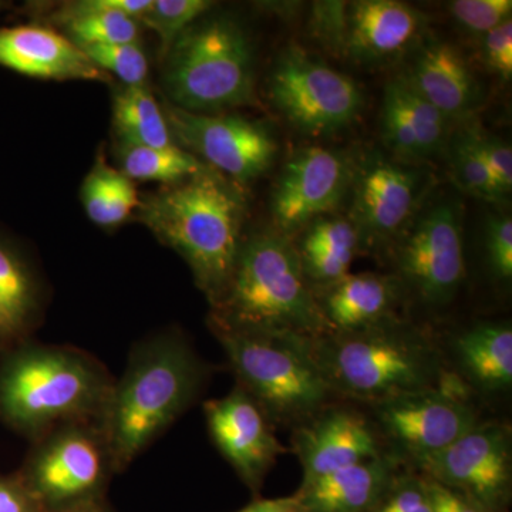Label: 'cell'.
Instances as JSON below:
<instances>
[{
	"mask_svg": "<svg viewBox=\"0 0 512 512\" xmlns=\"http://www.w3.org/2000/svg\"><path fill=\"white\" fill-rule=\"evenodd\" d=\"M211 305V329L309 340L332 333L295 245L276 231L242 241L234 272Z\"/></svg>",
	"mask_w": 512,
	"mask_h": 512,
	"instance_id": "6da1fadb",
	"label": "cell"
},
{
	"mask_svg": "<svg viewBox=\"0 0 512 512\" xmlns=\"http://www.w3.org/2000/svg\"><path fill=\"white\" fill-rule=\"evenodd\" d=\"M204 367L183 336L141 343L114 384L103 426L113 471H123L194 402Z\"/></svg>",
	"mask_w": 512,
	"mask_h": 512,
	"instance_id": "7a4b0ae2",
	"label": "cell"
},
{
	"mask_svg": "<svg viewBox=\"0 0 512 512\" xmlns=\"http://www.w3.org/2000/svg\"><path fill=\"white\" fill-rule=\"evenodd\" d=\"M244 215L241 192L208 167L140 201V220L183 256L211 303L234 272Z\"/></svg>",
	"mask_w": 512,
	"mask_h": 512,
	"instance_id": "3957f363",
	"label": "cell"
},
{
	"mask_svg": "<svg viewBox=\"0 0 512 512\" xmlns=\"http://www.w3.org/2000/svg\"><path fill=\"white\" fill-rule=\"evenodd\" d=\"M313 352L336 397L369 404L448 382L443 353L433 339L399 319L357 332L329 333Z\"/></svg>",
	"mask_w": 512,
	"mask_h": 512,
	"instance_id": "277c9868",
	"label": "cell"
},
{
	"mask_svg": "<svg viewBox=\"0 0 512 512\" xmlns=\"http://www.w3.org/2000/svg\"><path fill=\"white\" fill-rule=\"evenodd\" d=\"M114 383L79 350L32 348L0 376V410L10 423L45 436L66 424L103 421Z\"/></svg>",
	"mask_w": 512,
	"mask_h": 512,
	"instance_id": "5b68a950",
	"label": "cell"
},
{
	"mask_svg": "<svg viewBox=\"0 0 512 512\" xmlns=\"http://www.w3.org/2000/svg\"><path fill=\"white\" fill-rule=\"evenodd\" d=\"M238 384L271 421L292 429L335 402L313 342L291 335H254L212 329Z\"/></svg>",
	"mask_w": 512,
	"mask_h": 512,
	"instance_id": "8992f818",
	"label": "cell"
},
{
	"mask_svg": "<svg viewBox=\"0 0 512 512\" xmlns=\"http://www.w3.org/2000/svg\"><path fill=\"white\" fill-rule=\"evenodd\" d=\"M164 87L175 107L208 114L254 101V57L237 20L192 25L167 52Z\"/></svg>",
	"mask_w": 512,
	"mask_h": 512,
	"instance_id": "52a82bcc",
	"label": "cell"
},
{
	"mask_svg": "<svg viewBox=\"0 0 512 512\" xmlns=\"http://www.w3.org/2000/svg\"><path fill=\"white\" fill-rule=\"evenodd\" d=\"M111 473L103 426L86 421L45 434L20 478L43 512H57L103 500Z\"/></svg>",
	"mask_w": 512,
	"mask_h": 512,
	"instance_id": "ba28073f",
	"label": "cell"
},
{
	"mask_svg": "<svg viewBox=\"0 0 512 512\" xmlns=\"http://www.w3.org/2000/svg\"><path fill=\"white\" fill-rule=\"evenodd\" d=\"M375 427L394 458L417 470L481 421L460 377L372 404Z\"/></svg>",
	"mask_w": 512,
	"mask_h": 512,
	"instance_id": "9c48e42d",
	"label": "cell"
},
{
	"mask_svg": "<svg viewBox=\"0 0 512 512\" xmlns=\"http://www.w3.org/2000/svg\"><path fill=\"white\" fill-rule=\"evenodd\" d=\"M269 96L299 133L326 137L355 123L363 107L350 77L289 47L269 77Z\"/></svg>",
	"mask_w": 512,
	"mask_h": 512,
	"instance_id": "30bf717a",
	"label": "cell"
},
{
	"mask_svg": "<svg viewBox=\"0 0 512 512\" xmlns=\"http://www.w3.org/2000/svg\"><path fill=\"white\" fill-rule=\"evenodd\" d=\"M396 264L402 285L424 305L453 301L466 276L461 205L447 198L423 212L400 239Z\"/></svg>",
	"mask_w": 512,
	"mask_h": 512,
	"instance_id": "8fae6325",
	"label": "cell"
},
{
	"mask_svg": "<svg viewBox=\"0 0 512 512\" xmlns=\"http://www.w3.org/2000/svg\"><path fill=\"white\" fill-rule=\"evenodd\" d=\"M510 429L495 421H478L446 450L416 471L467 495L488 510L507 512L511 501Z\"/></svg>",
	"mask_w": 512,
	"mask_h": 512,
	"instance_id": "7c38bea8",
	"label": "cell"
},
{
	"mask_svg": "<svg viewBox=\"0 0 512 512\" xmlns=\"http://www.w3.org/2000/svg\"><path fill=\"white\" fill-rule=\"evenodd\" d=\"M168 127L174 141L190 148L211 165V170L248 183L274 163L276 141L264 124L234 114L190 113L167 109Z\"/></svg>",
	"mask_w": 512,
	"mask_h": 512,
	"instance_id": "4fadbf2b",
	"label": "cell"
},
{
	"mask_svg": "<svg viewBox=\"0 0 512 512\" xmlns=\"http://www.w3.org/2000/svg\"><path fill=\"white\" fill-rule=\"evenodd\" d=\"M349 180V165L336 151L306 147L293 154L272 194L276 232L289 238L335 210Z\"/></svg>",
	"mask_w": 512,
	"mask_h": 512,
	"instance_id": "5bb4252c",
	"label": "cell"
},
{
	"mask_svg": "<svg viewBox=\"0 0 512 512\" xmlns=\"http://www.w3.org/2000/svg\"><path fill=\"white\" fill-rule=\"evenodd\" d=\"M204 413L215 446L249 490L258 494L278 457L288 453L276 439L271 421L239 386L221 399L205 402Z\"/></svg>",
	"mask_w": 512,
	"mask_h": 512,
	"instance_id": "9a60e30c",
	"label": "cell"
},
{
	"mask_svg": "<svg viewBox=\"0 0 512 512\" xmlns=\"http://www.w3.org/2000/svg\"><path fill=\"white\" fill-rule=\"evenodd\" d=\"M375 424L353 407L330 403L293 429L292 451L311 481L386 453Z\"/></svg>",
	"mask_w": 512,
	"mask_h": 512,
	"instance_id": "2e32d148",
	"label": "cell"
},
{
	"mask_svg": "<svg viewBox=\"0 0 512 512\" xmlns=\"http://www.w3.org/2000/svg\"><path fill=\"white\" fill-rule=\"evenodd\" d=\"M423 174L380 156L370 157L355 180L353 218L363 241L396 237L412 220Z\"/></svg>",
	"mask_w": 512,
	"mask_h": 512,
	"instance_id": "e0dca14e",
	"label": "cell"
},
{
	"mask_svg": "<svg viewBox=\"0 0 512 512\" xmlns=\"http://www.w3.org/2000/svg\"><path fill=\"white\" fill-rule=\"evenodd\" d=\"M423 28V15L406 3L359 0L343 10L339 45L357 62H386L407 52Z\"/></svg>",
	"mask_w": 512,
	"mask_h": 512,
	"instance_id": "ac0fdd59",
	"label": "cell"
},
{
	"mask_svg": "<svg viewBox=\"0 0 512 512\" xmlns=\"http://www.w3.org/2000/svg\"><path fill=\"white\" fill-rule=\"evenodd\" d=\"M0 64L36 79L109 82L73 40L42 26L0 29Z\"/></svg>",
	"mask_w": 512,
	"mask_h": 512,
	"instance_id": "d6986e66",
	"label": "cell"
},
{
	"mask_svg": "<svg viewBox=\"0 0 512 512\" xmlns=\"http://www.w3.org/2000/svg\"><path fill=\"white\" fill-rule=\"evenodd\" d=\"M402 463L390 453L302 481L296 491L305 512H370L386 493Z\"/></svg>",
	"mask_w": 512,
	"mask_h": 512,
	"instance_id": "ffe728a7",
	"label": "cell"
},
{
	"mask_svg": "<svg viewBox=\"0 0 512 512\" xmlns=\"http://www.w3.org/2000/svg\"><path fill=\"white\" fill-rule=\"evenodd\" d=\"M404 80L447 119L470 113L480 87L460 50L443 40L424 43Z\"/></svg>",
	"mask_w": 512,
	"mask_h": 512,
	"instance_id": "44dd1931",
	"label": "cell"
},
{
	"mask_svg": "<svg viewBox=\"0 0 512 512\" xmlns=\"http://www.w3.org/2000/svg\"><path fill=\"white\" fill-rule=\"evenodd\" d=\"M400 293L396 276L365 272L349 274L315 295L332 333H350L396 319Z\"/></svg>",
	"mask_w": 512,
	"mask_h": 512,
	"instance_id": "7402d4cb",
	"label": "cell"
},
{
	"mask_svg": "<svg viewBox=\"0 0 512 512\" xmlns=\"http://www.w3.org/2000/svg\"><path fill=\"white\" fill-rule=\"evenodd\" d=\"M360 245L359 231L346 218L322 217L308 225L301 245L295 247L313 292L348 276Z\"/></svg>",
	"mask_w": 512,
	"mask_h": 512,
	"instance_id": "603a6c76",
	"label": "cell"
},
{
	"mask_svg": "<svg viewBox=\"0 0 512 512\" xmlns=\"http://www.w3.org/2000/svg\"><path fill=\"white\" fill-rule=\"evenodd\" d=\"M460 372L483 392H504L512 384V329L507 322H481L454 340Z\"/></svg>",
	"mask_w": 512,
	"mask_h": 512,
	"instance_id": "cb8c5ba5",
	"label": "cell"
},
{
	"mask_svg": "<svg viewBox=\"0 0 512 512\" xmlns=\"http://www.w3.org/2000/svg\"><path fill=\"white\" fill-rule=\"evenodd\" d=\"M113 123L124 143L165 148L175 146L170 127L147 84L126 86L114 97Z\"/></svg>",
	"mask_w": 512,
	"mask_h": 512,
	"instance_id": "d4e9b609",
	"label": "cell"
},
{
	"mask_svg": "<svg viewBox=\"0 0 512 512\" xmlns=\"http://www.w3.org/2000/svg\"><path fill=\"white\" fill-rule=\"evenodd\" d=\"M82 201L87 217L100 227H116L140 207L133 180L103 160L84 178Z\"/></svg>",
	"mask_w": 512,
	"mask_h": 512,
	"instance_id": "484cf974",
	"label": "cell"
},
{
	"mask_svg": "<svg viewBox=\"0 0 512 512\" xmlns=\"http://www.w3.org/2000/svg\"><path fill=\"white\" fill-rule=\"evenodd\" d=\"M117 154L120 171L130 180L157 181L174 185L183 183L207 168L178 144L156 148L120 141Z\"/></svg>",
	"mask_w": 512,
	"mask_h": 512,
	"instance_id": "4316f807",
	"label": "cell"
},
{
	"mask_svg": "<svg viewBox=\"0 0 512 512\" xmlns=\"http://www.w3.org/2000/svg\"><path fill=\"white\" fill-rule=\"evenodd\" d=\"M77 46L138 43V22L103 8L99 0L76 3L62 16Z\"/></svg>",
	"mask_w": 512,
	"mask_h": 512,
	"instance_id": "83f0119b",
	"label": "cell"
},
{
	"mask_svg": "<svg viewBox=\"0 0 512 512\" xmlns=\"http://www.w3.org/2000/svg\"><path fill=\"white\" fill-rule=\"evenodd\" d=\"M32 303V286L25 269L0 247V329L16 332L23 328Z\"/></svg>",
	"mask_w": 512,
	"mask_h": 512,
	"instance_id": "f1b7e54d",
	"label": "cell"
},
{
	"mask_svg": "<svg viewBox=\"0 0 512 512\" xmlns=\"http://www.w3.org/2000/svg\"><path fill=\"white\" fill-rule=\"evenodd\" d=\"M397 92L410 124L414 131V136L419 143L421 157L429 158L439 153L446 144L448 120L441 111L431 106L429 101L423 99L416 90L404 80V77H397Z\"/></svg>",
	"mask_w": 512,
	"mask_h": 512,
	"instance_id": "f546056e",
	"label": "cell"
},
{
	"mask_svg": "<svg viewBox=\"0 0 512 512\" xmlns=\"http://www.w3.org/2000/svg\"><path fill=\"white\" fill-rule=\"evenodd\" d=\"M451 167L461 190L487 201H501L507 197L498 187L493 173L484 163L467 130L458 134L451 147Z\"/></svg>",
	"mask_w": 512,
	"mask_h": 512,
	"instance_id": "4dcf8cb0",
	"label": "cell"
},
{
	"mask_svg": "<svg viewBox=\"0 0 512 512\" xmlns=\"http://www.w3.org/2000/svg\"><path fill=\"white\" fill-rule=\"evenodd\" d=\"M211 6L212 2L208 0H153V5L140 22L160 36L167 53L175 40L194 25L195 20L208 12Z\"/></svg>",
	"mask_w": 512,
	"mask_h": 512,
	"instance_id": "1f68e13d",
	"label": "cell"
},
{
	"mask_svg": "<svg viewBox=\"0 0 512 512\" xmlns=\"http://www.w3.org/2000/svg\"><path fill=\"white\" fill-rule=\"evenodd\" d=\"M380 126L384 144L403 160H423L419 143L414 136L412 124L404 110L396 82L392 80L384 89L382 114H380Z\"/></svg>",
	"mask_w": 512,
	"mask_h": 512,
	"instance_id": "d6a6232c",
	"label": "cell"
},
{
	"mask_svg": "<svg viewBox=\"0 0 512 512\" xmlns=\"http://www.w3.org/2000/svg\"><path fill=\"white\" fill-rule=\"evenodd\" d=\"M79 47L99 69L116 74L126 86L146 84L148 62L146 53L138 43Z\"/></svg>",
	"mask_w": 512,
	"mask_h": 512,
	"instance_id": "836d02e7",
	"label": "cell"
},
{
	"mask_svg": "<svg viewBox=\"0 0 512 512\" xmlns=\"http://www.w3.org/2000/svg\"><path fill=\"white\" fill-rule=\"evenodd\" d=\"M370 512H434L429 483L416 470H402Z\"/></svg>",
	"mask_w": 512,
	"mask_h": 512,
	"instance_id": "e575fe53",
	"label": "cell"
},
{
	"mask_svg": "<svg viewBox=\"0 0 512 512\" xmlns=\"http://www.w3.org/2000/svg\"><path fill=\"white\" fill-rule=\"evenodd\" d=\"M458 25L476 35H487L511 18V0H456L448 5Z\"/></svg>",
	"mask_w": 512,
	"mask_h": 512,
	"instance_id": "d590c367",
	"label": "cell"
},
{
	"mask_svg": "<svg viewBox=\"0 0 512 512\" xmlns=\"http://www.w3.org/2000/svg\"><path fill=\"white\" fill-rule=\"evenodd\" d=\"M487 261L495 278L511 281L512 278V220L510 215H494L485 228Z\"/></svg>",
	"mask_w": 512,
	"mask_h": 512,
	"instance_id": "8d00e7d4",
	"label": "cell"
},
{
	"mask_svg": "<svg viewBox=\"0 0 512 512\" xmlns=\"http://www.w3.org/2000/svg\"><path fill=\"white\" fill-rule=\"evenodd\" d=\"M467 133L478 153L483 157L484 163L493 173L498 187L505 195L510 194L512 188L511 147L500 138L487 136L477 128H468Z\"/></svg>",
	"mask_w": 512,
	"mask_h": 512,
	"instance_id": "74e56055",
	"label": "cell"
},
{
	"mask_svg": "<svg viewBox=\"0 0 512 512\" xmlns=\"http://www.w3.org/2000/svg\"><path fill=\"white\" fill-rule=\"evenodd\" d=\"M484 62L495 74L504 80L512 76V19H507L500 26L484 35Z\"/></svg>",
	"mask_w": 512,
	"mask_h": 512,
	"instance_id": "f35d334b",
	"label": "cell"
},
{
	"mask_svg": "<svg viewBox=\"0 0 512 512\" xmlns=\"http://www.w3.org/2000/svg\"><path fill=\"white\" fill-rule=\"evenodd\" d=\"M0 512H43L20 476L0 478Z\"/></svg>",
	"mask_w": 512,
	"mask_h": 512,
	"instance_id": "ab89813d",
	"label": "cell"
},
{
	"mask_svg": "<svg viewBox=\"0 0 512 512\" xmlns=\"http://www.w3.org/2000/svg\"><path fill=\"white\" fill-rule=\"evenodd\" d=\"M426 478L429 483L434 512H495L478 504L477 501L471 500L467 495L458 493L453 488L436 483L429 477Z\"/></svg>",
	"mask_w": 512,
	"mask_h": 512,
	"instance_id": "60d3db41",
	"label": "cell"
},
{
	"mask_svg": "<svg viewBox=\"0 0 512 512\" xmlns=\"http://www.w3.org/2000/svg\"><path fill=\"white\" fill-rule=\"evenodd\" d=\"M237 512H305L295 495L282 498H255Z\"/></svg>",
	"mask_w": 512,
	"mask_h": 512,
	"instance_id": "b9f144b4",
	"label": "cell"
},
{
	"mask_svg": "<svg viewBox=\"0 0 512 512\" xmlns=\"http://www.w3.org/2000/svg\"><path fill=\"white\" fill-rule=\"evenodd\" d=\"M57 512H110L109 508L106 507L104 500L92 501V503H86L77 505V507L67 508V510Z\"/></svg>",
	"mask_w": 512,
	"mask_h": 512,
	"instance_id": "7bdbcfd3",
	"label": "cell"
}]
</instances>
